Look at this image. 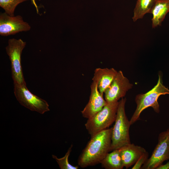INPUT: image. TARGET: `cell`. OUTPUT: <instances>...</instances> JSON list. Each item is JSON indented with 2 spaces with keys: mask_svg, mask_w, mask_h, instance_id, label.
Returning <instances> with one entry per match:
<instances>
[{
  "mask_svg": "<svg viewBox=\"0 0 169 169\" xmlns=\"http://www.w3.org/2000/svg\"><path fill=\"white\" fill-rule=\"evenodd\" d=\"M126 100L125 98H122L119 101L116 118L112 127L110 151L131 143L129 134L131 125L125 110Z\"/></svg>",
  "mask_w": 169,
  "mask_h": 169,
  "instance_id": "obj_3",
  "label": "cell"
},
{
  "mask_svg": "<svg viewBox=\"0 0 169 169\" xmlns=\"http://www.w3.org/2000/svg\"><path fill=\"white\" fill-rule=\"evenodd\" d=\"M119 103H107L101 110L88 119L84 125L91 136L109 128L115 122Z\"/></svg>",
  "mask_w": 169,
  "mask_h": 169,
  "instance_id": "obj_4",
  "label": "cell"
},
{
  "mask_svg": "<svg viewBox=\"0 0 169 169\" xmlns=\"http://www.w3.org/2000/svg\"><path fill=\"white\" fill-rule=\"evenodd\" d=\"M169 12V0H155L150 13L152 15L153 28L161 26L166 15Z\"/></svg>",
  "mask_w": 169,
  "mask_h": 169,
  "instance_id": "obj_13",
  "label": "cell"
},
{
  "mask_svg": "<svg viewBox=\"0 0 169 169\" xmlns=\"http://www.w3.org/2000/svg\"><path fill=\"white\" fill-rule=\"evenodd\" d=\"M28 0H0V6L5 12L11 16H14V12L19 4Z\"/></svg>",
  "mask_w": 169,
  "mask_h": 169,
  "instance_id": "obj_16",
  "label": "cell"
},
{
  "mask_svg": "<svg viewBox=\"0 0 169 169\" xmlns=\"http://www.w3.org/2000/svg\"><path fill=\"white\" fill-rule=\"evenodd\" d=\"M149 154L147 151L144 153L139 158L131 168L132 169H140L148 158Z\"/></svg>",
  "mask_w": 169,
  "mask_h": 169,
  "instance_id": "obj_18",
  "label": "cell"
},
{
  "mask_svg": "<svg viewBox=\"0 0 169 169\" xmlns=\"http://www.w3.org/2000/svg\"><path fill=\"white\" fill-rule=\"evenodd\" d=\"M32 3L34 5V6L35 8L36 9L37 12L38 13L39 11L38 8V6L37 5V4L35 2V0H31Z\"/></svg>",
  "mask_w": 169,
  "mask_h": 169,
  "instance_id": "obj_20",
  "label": "cell"
},
{
  "mask_svg": "<svg viewBox=\"0 0 169 169\" xmlns=\"http://www.w3.org/2000/svg\"><path fill=\"white\" fill-rule=\"evenodd\" d=\"M156 169H169V161L164 165H161Z\"/></svg>",
  "mask_w": 169,
  "mask_h": 169,
  "instance_id": "obj_19",
  "label": "cell"
},
{
  "mask_svg": "<svg viewBox=\"0 0 169 169\" xmlns=\"http://www.w3.org/2000/svg\"><path fill=\"white\" fill-rule=\"evenodd\" d=\"M168 130H169V129H168Z\"/></svg>",
  "mask_w": 169,
  "mask_h": 169,
  "instance_id": "obj_21",
  "label": "cell"
},
{
  "mask_svg": "<svg viewBox=\"0 0 169 169\" xmlns=\"http://www.w3.org/2000/svg\"><path fill=\"white\" fill-rule=\"evenodd\" d=\"M155 0H137L132 18L134 22L142 19L147 13H150Z\"/></svg>",
  "mask_w": 169,
  "mask_h": 169,
  "instance_id": "obj_15",
  "label": "cell"
},
{
  "mask_svg": "<svg viewBox=\"0 0 169 169\" xmlns=\"http://www.w3.org/2000/svg\"><path fill=\"white\" fill-rule=\"evenodd\" d=\"M112 130V127L108 128L91 136L79 156V166L85 168L100 163L110 151Z\"/></svg>",
  "mask_w": 169,
  "mask_h": 169,
  "instance_id": "obj_1",
  "label": "cell"
},
{
  "mask_svg": "<svg viewBox=\"0 0 169 169\" xmlns=\"http://www.w3.org/2000/svg\"><path fill=\"white\" fill-rule=\"evenodd\" d=\"M132 86L133 84L124 75L122 72L120 70L118 71L110 85L105 90V100L107 103L119 101Z\"/></svg>",
  "mask_w": 169,
  "mask_h": 169,
  "instance_id": "obj_8",
  "label": "cell"
},
{
  "mask_svg": "<svg viewBox=\"0 0 169 169\" xmlns=\"http://www.w3.org/2000/svg\"><path fill=\"white\" fill-rule=\"evenodd\" d=\"M113 68H96L92 80L97 84L98 90L103 95L105 90L110 85L117 73Z\"/></svg>",
  "mask_w": 169,
  "mask_h": 169,
  "instance_id": "obj_12",
  "label": "cell"
},
{
  "mask_svg": "<svg viewBox=\"0 0 169 169\" xmlns=\"http://www.w3.org/2000/svg\"><path fill=\"white\" fill-rule=\"evenodd\" d=\"M26 44L22 39L10 38L6 47V51L11 62L12 78L14 83L22 84L26 83L21 65V55Z\"/></svg>",
  "mask_w": 169,
  "mask_h": 169,
  "instance_id": "obj_5",
  "label": "cell"
},
{
  "mask_svg": "<svg viewBox=\"0 0 169 169\" xmlns=\"http://www.w3.org/2000/svg\"><path fill=\"white\" fill-rule=\"evenodd\" d=\"M91 92L89 101L81 111L82 116L90 118L101 110L107 103L100 92L97 83L93 81L90 85Z\"/></svg>",
  "mask_w": 169,
  "mask_h": 169,
  "instance_id": "obj_10",
  "label": "cell"
},
{
  "mask_svg": "<svg viewBox=\"0 0 169 169\" xmlns=\"http://www.w3.org/2000/svg\"><path fill=\"white\" fill-rule=\"evenodd\" d=\"M14 85L15 95L21 105L41 114L50 110L48 102L32 93L27 88L26 83H14Z\"/></svg>",
  "mask_w": 169,
  "mask_h": 169,
  "instance_id": "obj_6",
  "label": "cell"
},
{
  "mask_svg": "<svg viewBox=\"0 0 169 169\" xmlns=\"http://www.w3.org/2000/svg\"><path fill=\"white\" fill-rule=\"evenodd\" d=\"M169 160V130L161 133L158 143L142 169H156L165 161Z\"/></svg>",
  "mask_w": 169,
  "mask_h": 169,
  "instance_id": "obj_7",
  "label": "cell"
},
{
  "mask_svg": "<svg viewBox=\"0 0 169 169\" xmlns=\"http://www.w3.org/2000/svg\"><path fill=\"white\" fill-rule=\"evenodd\" d=\"M73 145L68 149L65 156L61 158H59L56 156L52 155L53 158L55 159L59 165V168L61 169H78L79 166H74L69 163V157L72 151Z\"/></svg>",
  "mask_w": 169,
  "mask_h": 169,
  "instance_id": "obj_17",
  "label": "cell"
},
{
  "mask_svg": "<svg viewBox=\"0 0 169 169\" xmlns=\"http://www.w3.org/2000/svg\"><path fill=\"white\" fill-rule=\"evenodd\" d=\"M166 95H169V89L163 84L162 75L160 72L156 85L147 92L136 96L135 101L136 107L130 120L131 125L140 119L141 113L148 107H152L156 113H159L160 109L158 99L160 96Z\"/></svg>",
  "mask_w": 169,
  "mask_h": 169,
  "instance_id": "obj_2",
  "label": "cell"
},
{
  "mask_svg": "<svg viewBox=\"0 0 169 169\" xmlns=\"http://www.w3.org/2000/svg\"><path fill=\"white\" fill-rule=\"evenodd\" d=\"M31 27L20 15L11 16L5 12L0 14V35L7 36L30 30Z\"/></svg>",
  "mask_w": 169,
  "mask_h": 169,
  "instance_id": "obj_9",
  "label": "cell"
},
{
  "mask_svg": "<svg viewBox=\"0 0 169 169\" xmlns=\"http://www.w3.org/2000/svg\"><path fill=\"white\" fill-rule=\"evenodd\" d=\"M118 149L123 165L126 169L134 165L140 156L146 151L143 147L131 143Z\"/></svg>",
  "mask_w": 169,
  "mask_h": 169,
  "instance_id": "obj_11",
  "label": "cell"
},
{
  "mask_svg": "<svg viewBox=\"0 0 169 169\" xmlns=\"http://www.w3.org/2000/svg\"><path fill=\"white\" fill-rule=\"evenodd\" d=\"M105 169H122L123 165L119 149L108 153L100 163Z\"/></svg>",
  "mask_w": 169,
  "mask_h": 169,
  "instance_id": "obj_14",
  "label": "cell"
}]
</instances>
